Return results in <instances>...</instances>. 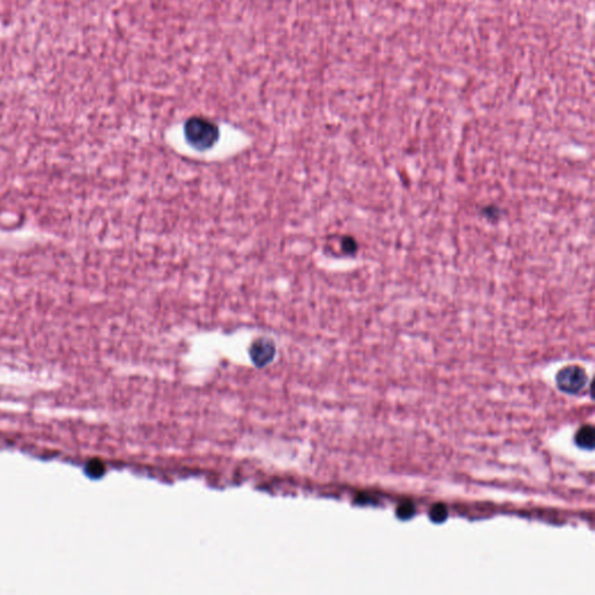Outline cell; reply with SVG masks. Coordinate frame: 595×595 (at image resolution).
I'll use <instances>...</instances> for the list:
<instances>
[{
    "label": "cell",
    "instance_id": "5b68a950",
    "mask_svg": "<svg viewBox=\"0 0 595 595\" xmlns=\"http://www.w3.org/2000/svg\"><path fill=\"white\" fill-rule=\"evenodd\" d=\"M446 516H448V513H446V507L443 505L435 506L430 511V519L434 522H443L446 520Z\"/></svg>",
    "mask_w": 595,
    "mask_h": 595
},
{
    "label": "cell",
    "instance_id": "7a4b0ae2",
    "mask_svg": "<svg viewBox=\"0 0 595 595\" xmlns=\"http://www.w3.org/2000/svg\"><path fill=\"white\" fill-rule=\"evenodd\" d=\"M589 377L585 370L578 365H569L563 368L556 377L557 386L562 392L577 394L585 389Z\"/></svg>",
    "mask_w": 595,
    "mask_h": 595
},
{
    "label": "cell",
    "instance_id": "8992f818",
    "mask_svg": "<svg viewBox=\"0 0 595 595\" xmlns=\"http://www.w3.org/2000/svg\"><path fill=\"white\" fill-rule=\"evenodd\" d=\"M414 514V507L412 505H403L398 509V515L401 519H408Z\"/></svg>",
    "mask_w": 595,
    "mask_h": 595
},
{
    "label": "cell",
    "instance_id": "3957f363",
    "mask_svg": "<svg viewBox=\"0 0 595 595\" xmlns=\"http://www.w3.org/2000/svg\"><path fill=\"white\" fill-rule=\"evenodd\" d=\"M250 356L256 365H265L275 356V346L269 339H258L250 348Z\"/></svg>",
    "mask_w": 595,
    "mask_h": 595
},
{
    "label": "cell",
    "instance_id": "277c9868",
    "mask_svg": "<svg viewBox=\"0 0 595 595\" xmlns=\"http://www.w3.org/2000/svg\"><path fill=\"white\" fill-rule=\"evenodd\" d=\"M594 428L592 426H584L577 432L575 443L582 449L592 450L594 448Z\"/></svg>",
    "mask_w": 595,
    "mask_h": 595
},
{
    "label": "cell",
    "instance_id": "6da1fadb",
    "mask_svg": "<svg viewBox=\"0 0 595 595\" xmlns=\"http://www.w3.org/2000/svg\"><path fill=\"white\" fill-rule=\"evenodd\" d=\"M187 142L196 150L210 149L219 139V130L215 123L205 118H191L184 128Z\"/></svg>",
    "mask_w": 595,
    "mask_h": 595
}]
</instances>
